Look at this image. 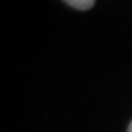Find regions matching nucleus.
Returning a JSON list of instances; mask_svg holds the SVG:
<instances>
[{"instance_id":"1","label":"nucleus","mask_w":132,"mask_h":132,"mask_svg":"<svg viewBox=\"0 0 132 132\" xmlns=\"http://www.w3.org/2000/svg\"><path fill=\"white\" fill-rule=\"evenodd\" d=\"M63 2L68 5H70V7L76 8V10L86 11V10L93 7L96 0H63Z\"/></svg>"},{"instance_id":"2","label":"nucleus","mask_w":132,"mask_h":132,"mask_svg":"<svg viewBox=\"0 0 132 132\" xmlns=\"http://www.w3.org/2000/svg\"><path fill=\"white\" fill-rule=\"evenodd\" d=\"M128 132H132V121H131V124H129V127H128Z\"/></svg>"}]
</instances>
